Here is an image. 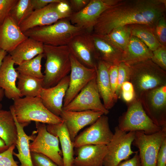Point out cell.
<instances>
[{"label": "cell", "instance_id": "obj_14", "mask_svg": "<svg viewBox=\"0 0 166 166\" xmlns=\"http://www.w3.org/2000/svg\"><path fill=\"white\" fill-rule=\"evenodd\" d=\"M96 77L91 81L76 97L63 109L80 111L93 110L100 111L105 115L109 113L100 99Z\"/></svg>", "mask_w": 166, "mask_h": 166}, {"label": "cell", "instance_id": "obj_38", "mask_svg": "<svg viewBox=\"0 0 166 166\" xmlns=\"http://www.w3.org/2000/svg\"><path fill=\"white\" fill-rule=\"evenodd\" d=\"M121 97L128 104L136 98L133 86L130 81H126L123 83L121 88Z\"/></svg>", "mask_w": 166, "mask_h": 166}, {"label": "cell", "instance_id": "obj_25", "mask_svg": "<svg viewBox=\"0 0 166 166\" xmlns=\"http://www.w3.org/2000/svg\"><path fill=\"white\" fill-rule=\"evenodd\" d=\"M10 109L13 115L18 132L15 146L18 149V153L14 152L13 155L19 160L21 163L20 166H34L30 148V141L31 140H33L35 137V132L31 135H27L24 131V127L17 121L12 105L10 107Z\"/></svg>", "mask_w": 166, "mask_h": 166}, {"label": "cell", "instance_id": "obj_40", "mask_svg": "<svg viewBox=\"0 0 166 166\" xmlns=\"http://www.w3.org/2000/svg\"><path fill=\"white\" fill-rule=\"evenodd\" d=\"M18 0H0V24L9 14Z\"/></svg>", "mask_w": 166, "mask_h": 166}, {"label": "cell", "instance_id": "obj_50", "mask_svg": "<svg viewBox=\"0 0 166 166\" xmlns=\"http://www.w3.org/2000/svg\"><path fill=\"white\" fill-rule=\"evenodd\" d=\"M70 166H74V165H73H73H71Z\"/></svg>", "mask_w": 166, "mask_h": 166}, {"label": "cell", "instance_id": "obj_9", "mask_svg": "<svg viewBox=\"0 0 166 166\" xmlns=\"http://www.w3.org/2000/svg\"><path fill=\"white\" fill-rule=\"evenodd\" d=\"M166 138V127L150 135H147L142 131L135 132L132 144L139 149L141 166H156L158 151Z\"/></svg>", "mask_w": 166, "mask_h": 166}, {"label": "cell", "instance_id": "obj_21", "mask_svg": "<svg viewBox=\"0 0 166 166\" xmlns=\"http://www.w3.org/2000/svg\"><path fill=\"white\" fill-rule=\"evenodd\" d=\"M76 148L74 166H103L107 152L106 145L87 144Z\"/></svg>", "mask_w": 166, "mask_h": 166}, {"label": "cell", "instance_id": "obj_42", "mask_svg": "<svg viewBox=\"0 0 166 166\" xmlns=\"http://www.w3.org/2000/svg\"><path fill=\"white\" fill-rule=\"evenodd\" d=\"M156 166H166V138L163 141L158 151Z\"/></svg>", "mask_w": 166, "mask_h": 166}, {"label": "cell", "instance_id": "obj_5", "mask_svg": "<svg viewBox=\"0 0 166 166\" xmlns=\"http://www.w3.org/2000/svg\"><path fill=\"white\" fill-rule=\"evenodd\" d=\"M129 81L132 84L136 97L145 92L166 85V72L151 59L130 65Z\"/></svg>", "mask_w": 166, "mask_h": 166}, {"label": "cell", "instance_id": "obj_37", "mask_svg": "<svg viewBox=\"0 0 166 166\" xmlns=\"http://www.w3.org/2000/svg\"><path fill=\"white\" fill-rule=\"evenodd\" d=\"M15 146V145L13 144L7 150L0 153V166H19L13 157Z\"/></svg>", "mask_w": 166, "mask_h": 166}, {"label": "cell", "instance_id": "obj_29", "mask_svg": "<svg viewBox=\"0 0 166 166\" xmlns=\"http://www.w3.org/2000/svg\"><path fill=\"white\" fill-rule=\"evenodd\" d=\"M18 73L17 86L22 97L40 96L43 88V79Z\"/></svg>", "mask_w": 166, "mask_h": 166}, {"label": "cell", "instance_id": "obj_18", "mask_svg": "<svg viewBox=\"0 0 166 166\" xmlns=\"http://www.w3.org/2000/svg\"><path fill=\"white\" fill-rule=\"evenodd\" d=\"M69 76H67L56 85L42 89L40 97L44 106L52 113L60 117L63 110L64 97L68 87Z\"/></svg>", "mask_w": 166, "mask_h": 166}, {"label": "cell", "instance_id": "obj_35", "mask_svg": "<svg viewBox=\"0 0 166 166\" xmlns=\"http://www.w3.org/2000/svg\"><path fill=\"white\" fill-rule=\"evenodd\" d=\"M155 35L161 45L166 46V20L165 16L160 18L153 26Z\"/></svg>", "mask_w": 166, "mask_h": 166}, {"label": "cell", "instance_id": "obj_15", "mask_svg": "<svg viewBox=\"0 0 166 166\" xmlns=\"http://www.w3.org/2000/svg\"><path fill=\"white\" fill-rule=\"evenodd\" d=\"M113 135L109 127L108 117L103 114L77 135L73 143L76 148L87 144L106 145Z\"/></svg>", "mask_w": 166, "mask_h": 166}, {"label": "cell", "instance_id": "obj_22", "mask_svg": "<svg viewBox=\"0 0 166 166\" xmlns=\"http://www.w3.org/2000/svg\"><path fill=\"white\" fill-rule=\"evenodd\" d=\"M111 64L98 60L96 69V81L100 97L105 108L109 110L114 106L116 101L112 94L109 76V69Z\"/></svg>", "mask_w": 166, "mask_h": 166}, {"label": "cell", "instance_id": "obj_23", "mask_svg": "<svg viewBox=\"0 0 166 166\" xmlns=\"http://www.w3.org/2000/svg\"><path fill=\"white\" fill-rule=\"evenodd\" d=\"M46 127L49 132L58 138L61 146L64 166L73 165L74 146L65 123L63 121L58 124H47Z\"/></svg>", "mask_w": 166, "mask_h": 166}, {"label": "cell", "instance_id": "obj_1", "mask_svg": "<svg viewBox=\"0 0 166 166\" xmlns=\"http://www.w3.org/2000/svg\"><path fill=\"white\" fill-rule=\"evenodd\" d=\"M166 10V0H120L101 15L92 33L104 35L117 27L133 24L153 26Z\"/></svg>", "mask_w": 166, "mask_h": 166}, {"label": "cell", "instance_id": "obj_6", "mask_svg": "<svg viewBox=\"0 0 166 166\" xmlns=\"http://www.w3.org/2000/svg\"><path fill=\"white\" fill-rule=\"evenodd\" d=\"M128 104L127 111L119 118L117 126L119 129L127 132L142 131L147 135L155 133L161 129L147 115L139 99L136 98Z\"/></svg>", "mask_w": 166, "mask_h": 166}, {"label": "cell", "instance_id": "obj_11", "mask_svg": "<svg viewBox=\"0 0 166 166\" xmlns=\"http://www.w3.org/2000/svg\"><path fill=\"white\" fill-rule=\"evenodd\" d=\"M37 136L30 144L31 152L42 154L50 158L58 166H64L62 152L57 136L49 132L45 124L35 122Z\"/></svg>", "mask_w": 166, "mask_h": 166}, {"label": "cell", "instance_id": "obj_33", "mask_svg": "<svg viewBox=\"0 0 166 166\" xmlns=\"http://www.w3.org/2000/svg\"><path fill=\"white\" fill-rule=\"evenodd\" d=\"M34 10L31 0H18L9 14L19 26Z\"/></svg>", "mask_w": 166, "mask_h": 166}, {"label": "cell", "instance_id": "obj_44", "mask_svg": "<svg viewBox=\"0 0 166 166\" xmlns=\"http://www.w3.org/2000/svg\"><path fill=\"white\" fill-rule=\"evenodd\" d=\"M63 0H31L34 10L42 9L52 3L60 2Z\"/></svg>", "mask_w": 166, "mask_h": 166}, {"label": "cell", "instance_id": "obj_39", "mask_svg": "<svg viewBox=\"0 0 166 166\" xmlns=\"http://www.w3.org/2000/svg\"><path fill=\"white\" fill-rule=\"evenodd\" d=\"M34 166H58L47 156L40 153L31 152Z\"/></svg>", "mask_w": 166, "mask_h": 166}, {"label": "cell", "instance_id": "obj_34", "mask_svg": "<svg viewBox=\"0 0 166 166\" xmlns=\"http://www.w3.org/2000/svg\"><path fill=\"white\" fill-rule=\"evenodd\" d=\"M118 76L117 86L115 94L116 101L121 97V88L123 83L129 81L130 76V68L129 65L123 62L118 65Z\"/></svg>", "mask_w": 166, "mask_h": 166}, {"label": "cell", "instance_id": "obj_20", "mask_svg": "<svg viewBox=\"0 0 166 166\" xmlns=\"http://www.w3.org/2000/svg\"><path fill=\"white\" fill-rule=\"evenodd\" d=\"M14 65L11 56L7 55L4 58L0 68V87L4 90L7 98L13 100L22 97L16 85L19 73Z\"/></svg>", "mask_w": 166, "mask_h": 166}, {"label": "cell", "instance_id": "obj_47", "mask_svg": "<svg viewBox=\"0 0 166 166\" xmlns=\"http://www.w3.org/2000/svg\"><path fill=\"white\" fill-rule=\"evenodd\" d=\"M7 52L2 49H0V68L1 66L3 60L7 55Z\"/></svg>", "mask_w": 166, "mask_h": 166}, {"label": "cell", "instance_id": "obj_41", "mask_svg": "<svg viewBox=\"0 0 166 166\" xmlns=\"http://www.w3.org/2000/svg\"><path fill=\"white\" fill-rule=\"evenodd\" d=\"M109 76L111 89L114 99L118 83V65H111L109 69Z\"/></svg>", "mask_w": 166, "mask_h": 166}, {"label": "cell", "instance_id": "obj_32", "mask_svg": "<svg viewBox=\"0 0 166 166\" xmlns=\"http://www.w3.org/2000/svg\"><path fill=\"white\" fill-rule=\"evenodd\" d=\"M44 56V53L40 54L34 58L20 64L16 69L20 73L43 79L44 75L41 71V61Z\"/></svg>", "mask_w": 166, "mask_h": 166}, {"label": "cell", "instance_id": "obj_4", "mask_svg": "<svg viewBox=\"0 0 166 166\" xmlns=\"http://www.w3.org/2000/svg\"><path fill=\"white\" fill-rule=\"evenodd\" d=\"M12 106L17 121L24 127L32 121L47 124H58L63 121L44 106L40 96L14 100Z\"/></svg>", "mask_w": 166, "mask_h": 166}, {"label": "cell", "instance_id": "obj_10", "mask_svg": "<svg viewBox=\"0 0 166 166\" xmlns=\"http://www.w3.org/2000/svg\"><path fill=\"white\" fill-rule=\"evenodd\" d=\"M139 99L153 122L162 128L166 127V85L145 92Z\"/></svg>", "mask_w": 166, "mask_h": 166}, {"label": "cell", "instance_id": "obj_2", "mask_svg": "<svg viewBox=\"0 0 166 166\" xmlns=\"http://www.w3.org/2000/svg\"><path fill=\"white\" fill-rule=\"evenodd\" d=\"M85 32L72 24L69 18H66L50 25L34 27L24 33L28 38L44 45L58 46L67 45L75 36Z\"/></svg>", "mask_w": 166, "mask_h": 166}, {"label": "cell", "instance_id": "obj_28", "mask_svg": "<svg viewBox=\"0 0 166 166\" xmlns=\"http://www.w3.org/2000/svg\"><path fill=\"white\" fill-rule=\"evenodd\" d=\"M17 136V128L11 112L0 109V138L9 147L15 145Z\"/></svg>", "mask_w": 166, "mask_h": 166}, {"label": "cell", "instance_id": "obj_16", "mask_svg": "<svg viewBox=\"0 0 166 166\" xmlns=\"http://www.w3.org/2000/svg\"><path fill=\"white\" fill-rule=\"evenodd\" d=\"M67 46L70 53L83 65L97 69L98 60L92 33L85 32L76 35Z\"/></svg>", "mask_w": 166, "mask_h": 166}, {"label": "cell", "instance_id": "obj_27", "mask_svg": "<svg viewBox=\"0 0 166 166\" xmlns=\"http://www.w3.org/2000/svg\"><path fill=\"white\" fill-rule=\"evenodd\" d=\"M92 33L97 60L111 65H118L121 62L123 51L102 37Z\"/></svg>", "mask_w": 166, "mask_h": 166}, {"label": "cell", "instance_id": "obj_24", "mask_svg": "<svg viewBox=\"0 0 166 166\" xmlns=\"http://www.w3.org/2000/svg\"><path fill=\"white\" fill-rule=\"evenodd\" d=\"M152 51L136 37L131 36L124 50L123 51L121 62L130 65L151 59Z\"/></svg>", "mask_w": 166, "mask_h": 166}, {"label": "cell", "instance_id": "obj_31", "mask_svg": "<svg viewBox=\"0 0 166 166\" xmlns=\"http://www.w3.org/2000/svg\"><path fill=\"white\" fill-rule=\"evenodd\" d=\"M98 36L123 51L129 41L131 34L129 26L126 25L116 28L106 35Z\"/></svg>", "mask_w": 166, "mask_h": 166}, {"label": "cell", "instance_id": "obj_8", "mask_svg": "<svg viewBox=\"0 0 166 166\" xmlns=\"http://www.w3.org/2000/svg\"><path fill=\"white\" fill-rule=\"evenodd\" d=\"M135 136V132H127L117 126L115 127L112 139L106 145L107 152L104 160L103 166H117L136 153L137 151H134L131 149Z\"/></svg>", "mask_w": 166, "mask_h": 166}, {"label": "cell", "instance_id": "obj_19", "mask_svg": "<svg viewBox=\"0 0 166 166\" xmlns=\"http://www.w3.org/2000/svg\"><path fill=\"white\" fill-rule=\"evenodd\" d=\"M27 38L9 14L0 24V49L9 53Z\"/></svg>", "mask_w": 166, "mask_h": 166}, {"label": "cell", "instance_id": "obj_17", "mask_svg": "<svg viewBox=\"0 0 166 166\" xmlns=\"http://www.w3.org/2000/svg\"><path fill=\"white\" fill-rule=\"evenodd\" d=\"M103 114L101 112L93 110L73 111L63 109L60 117L65 123L73 142L81 129L92 124Z\"/></svg>", "mask_w": 166, "mask_h": 166}, {"label": "cell", "instance_id": "obj_43", "mask_svg": "<svg viewBox=\"0 0 166 166\" xmlns=\"http://www.w3.org/2000/svg\"><path fill=\"white\" fill-rule=\"evenodd\" d=\"M68 2L72 13L78 12L83 9L90 0H70Z\"/></svg>", "mask_w": 166, "mask_h": 166}, {"label": "cell", "instance_id": "obj_36", "mask_svg": "<svg viewBox=\"0 0 166 166\" xmlns=\"http://www.w3.org/2000/svg\"><path fill=\"white\" fill-rule=\"evenodd\" d=\"M151 60L165 71L166 70V47L161 45L153 51Z\"/></svg>", "mask_w": 166, "mask_h": 166}, {"label": "cell", "instance_id": "obj_46", "mask_svg": "<svg viewBox=\"0 0 166 166\" xmlns=\"http://www.w3.org/2000/svg\"><path fill=\"white\" fill-rule=\"evenodd\" d=\"M9 147L7 146L4 141L0 138V153L7 150Z\"/></svg>", "mask_w": 166, "mask_h": 166}, {"label": "cell", "instance_id": "obj_49", "mask_svg": "<svg viewBox=\"0 0 166 166\" xmlns=\"http://www.w3.org/2000/svg\"><path fill=\"white\" fill-rule=\"evenodd\" d=\"M2 105L0 103V109H2Z\"/></svg>", "mask_w": 166, "mask_h": 166}, {"label": "cell", "instance_id": "obj_26", "mask_svg": "<svg viewBox=\"0 0 166 166\" xmlns=\"http://www.w3.org/2000/svg\"><path fill=\"white\" fill-rule=\"evenodd\" d=\"M43 53V43L28 38L9 53L14 64L18 65Z\"/></svg>", "mask_w": 166, "mask_h": 166}, {"label": "cell", "instance_id": "obj_3", "mask_svg": "<svg viewBox=\"0 0 166 166\" xmlns=\"http://www.w3.org/2000/svg\"><path fill=\"white\" fill-rule=\"evenodd\" d=\"M46 57L43 88L53 87L70 72V53L67 45L58 46L44 45Z\"/></svg>", "mask_w": 166, "mask_h": 166}, {"label": "cell", "instance_id": "obj_7", "mask_svg": "<svg viewBox=\"0 0 166 166\" xmlns=\"http://www.w3.org/2000/svg\"><path fill=\"white\" fill-rule=\"evenodd\" d=\"M72 13L68 1L63 0L34 10L19 26L24 33L34 27L50 25L61 19L69 18Z\"/></svg>", "mask_w": 166, "mask_h": 166}, {"label": "cell", "instance_id": "obj_12", "mask_svg": "<svg viewBox=\"0 0 166 166\" xmlns=\"http://www.w3.org/2000/svg\"><path fill=\"white\" fill-rule=\"evenodd\" d=\"M120 0H90L88 4L80 11L72 14L69 18L71 23L92 33L94 26L101 15Z\"/></svg>", "mask_w": 166, "mask_h": 166}, {"label": "cell", "instance_id": "obj_48", "mask_svg": "<svg viewBox=\"0 0 166 166\" xmlns=\"http://www.w3.org/2000/svg\"><path fill=\"white\" fill-rule=\"evenodd\" d=\"M4 95V90L0 87V102L2 100Z\"/></svg>", "mask_w": 166, "mask_h": 166}, {"label": "cell", "instance_id": "obj_30", "mask_svg": "<svg viewBox=\"0 0 166 166\" xmlns=\"http://www.w3.org/2000/svg\"><path fill=\"white\" fill-rule=\"evenodd\" d=\"M129 26L131 36L139 39L152 52L161 45L155 35L153 26L144 24H133Z\"/></svg>", "mask_w": 166, "mask_h": 166}, {"label": "cell", "instance_id": "obj_45", "mask_svg": "<svg viewBox=\"0 0 166 166\" xmlns=\"http://www.w3.org/2000/svg\"><path fill=\"white\" fill-rule=\"evenodd\" d=\"M138 152L135 153L131 158L122 161L117 166H141Z\"/></svg>", "mask_w": 166, "mask_h": 166}, {"label": "cell", "instance_id": "obj_13", "mask_svg": "<svg viewBox=\"0 0 166 166\" xmlns=\"http://www.w3.org/2000/svg\"><path fill=\"white\" fill-rule=\"evenodd\" d=\"M70 74L68 87L63 101V107L69 104L92 80L96 77V69L83 65L70 53Z\"/></svg>", "mask_w": 166, "mask_h": 166}]
</instances>
